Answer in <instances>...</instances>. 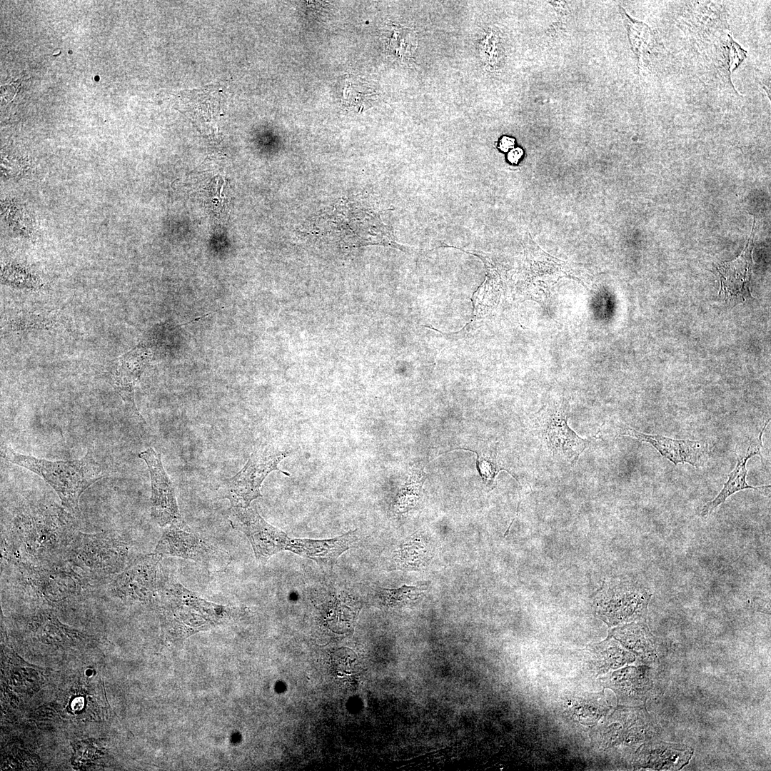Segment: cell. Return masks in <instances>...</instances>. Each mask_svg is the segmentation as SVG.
<instances>
[{
	"label": "cell",
	"instance_id": "1",
	"mask_svg": "<svg viewBox=\"0 0 771 771\" xmlns=\"http://www.w3.org/2000/svg\"><path fill=\"white\" fill-rule=\"evenodd\" d=\"M78 533L71 512L56 504H40L26 508L13 519L8 545L26 568L49 567L66 558Z\"/></svg>",
	"mask_w": 771,
	"mask_h": 771
},
{
	"label": "cell",
	"instance_id": "2",
	"mask_svg": "<svg viewBox=\"0 0 771 771\" xmlns=\"http://www.w3.org/2000/svg\"><path fill=\"white\" fill-rule=\"evenodd\" d=\"M4 458L41 476L59 495L64 508L71 513L79 510L81 494L102 477L101 468L91 450L78 460H48L23 455L4 445Z\"/></svg>",
	"mask_w": 771,
	"mask_h": 771
},
{
	"label": "cell",
	"instance_id": "3",
	"mask_svg": "<svg viewBox=\"0 0 771 771\" xmlns=\"http://www.w3.org/2000/svg\"><path fill=\"white\" fill-rule=\"evenodd\" d=\"M128 548L119 539L105 533L79 532L66 555L71 566L86 578L107 576L124 570L128 564Z\"/></svg>",
	"mask_w": 771,
	"mask_h": 771
},
{
	"label": "cell",
	"instance_id": "4",
	"mask_svg": "<svg viewBox=\"0 0 771 771\" xmlns=\"http://www.w3.org/2000/svg\"><path fill=\"white\" fill-rule=\"evenodd\" d=\"M286 456V452L271 444L256 448L243 468L221 485V492L230 501L231 508H248L251 501L261 497V484L271 472L277 470L289 475L278 467Z\"/></svg>",
	"mask_w": 771,
	"mask_h": 771
},
{
	"label": "cell",
	"instance_id": "5",
	"mask_svg": "<svg viewBox=\"0 0 771 771\" xmlns=\"http://www.w3.org/2000/svg\"><path fill=\"white\" fill-rule=\"evenodd\" d=\"M375 219L360 203L341 200L318 218L316 233L347 246H362L371 242Z\"/></svg>",
	"mask_w": 771,
	"mask_h": 771
},
{
	"label": "cell",
	"instance_id": "6",
	"mask_svg": "<svg viewBox=\"0 0 771 771\" xmlns=\"http://www.w3.org/2000/svg\"><path fill=\"white\" fill-rule=\"evenodd\" d=\"M159 591L166 610L175 619L191 623L192 631L198 630L196 623L204 628L233 614V608L208 602L176 582L166 583Z\"/></svg>",
	"mask_w": 771,
	"mask_h": 771
},
{
	"label": "cell",
	"instance_id": "7",
	"mask_svg": "<svg viewBox=\"0 0 771 771\" xmlns=\"http://www.w3.org/2000/svg\"><path fill=\"white\" fill-rule=\"evenodd\" d=\"M146 464L151 485V516L160 525L190 530L178 510L173 484L165 471L161 454L148 448L138 454Z\"/></svg>",
	"mask_w": 771,
	"mask_h": 771
},
{
	"label": "cell",
	"instance_id": "8",
	"mask_svg": "<svg viewBox=\"0 0 771 771\" xmlns=\"http://www.w3.org/2000/svg\"><path fill=\"white\" fill-rule=\"evenodd\" d=\"M156 553L178 556L211 568H223L230 563L229 555L206 540L174 526L166 528L155 549Z\"/></svg>",
	"mask_w": 771,
	"mask_h": 771
},
{
	"label": "cell",
	"instance_id": "9",
	"mask_svg": "<svg viewBox=\"0 0 771 771\" xmlns=\"http://www.w3.org/2000/svg\"><path fill=\"white\" fill-rule=\"evenodd\" d=\"M754 225L746 246L735 259L717 264L715 271L720 281V293L724 300L737 303L751 298V276L753 266Z\"/></svg>",
	"mask_w": 771,
	"mask_h": 771
},
{
	"label": "cell",
	"instance_id": "10",
	"mask_svg": "<svg viewBox=\"0 0 771 771\" xmlns=\"http://www.w3.org/2000/svg\"><path fill=\"white\" fill-rule=\"evenodd\" d=\"M160 555L156 553L132 561L115 581L119 597L149 601L157 594V572Z\"/></svg>",
	"mask_w": 771,
	"mask_h": 771
},
{
	"label": "cell",
	"instance_id": "11",
	"mask_svg": "<svg viewBox=\"0 0 771 771\" xmlns=\"http://www.w3.org/2000/svg\"><path fill=\"white\" fill-rule=\"evenodd\" d=\"M147 349L137 348L114 361L106 373L109 381L129 409L143 420L134 402V388L150 358Z\"/></svg>",
	"mask_w": 771,
	"mask_h": 771
},
{
	"label": "cell",
	"instance_id": "12",
	"mask_svg": "<svg viewBox=\"0 0 771 771\" xmlns=\"http://www.w3.org/2000/svg\"><path fill=\"white\" fill-rule=\"evenodd\" d=\"M620 435H629L651 444L675 465L687 463L699 468L707 459L708 444L704 440L672 439L659 435L645 434L629 427L625 428Z\"/></svg>",
	"mask_w": 771,
	"mask_h": 771
},
{
	"label": "cell",
	"instance_id": "13",
	"mask_svg": "<svg viewBox=\"0 0 771 771\" xmlns=\"http://www.w3.org/2000/svg\"><path fill=\"white\" fill-rule=\"evenodd\" d=\"M769 421L770 420L765 422L758 436L752 440V443L748 447L745 455L743 457L738 458L735 468L728 475V480L724 484L723 488L719 494L712 500L708 502L703 506L700 513L702 517L708 516L716 508L723 503L730 495L737 491L748 488L767 490L768 488H770V485L754 487L747 484L746 482L747 461L755 455H759L762 458L761 453V448L762 446V436Z\"/></svg>",
	"mask_w": 771,
	"mask_h": 771
},
{
	"label": "cell",
	"instance_id": "14",
	"mask_svg": "<svg viewBox=\"0 0 771 771\" xmlns=\"http://www.w3.org/2000/svg\"><path fill=\"white\" fill-rule=\"evenodd\" d=\"M546 438L554 453H562L570 458H578L588 443L570 429L565 415L561 411L550 417L547 426Z\"/></svg>",
	"mask_w": 771,
	"mask_h": 771
},
{
	"label": "cell",
	"instance_id": "15",
	"mask_svg": "<svg viewBox=\"0 0 771 771\" xmlns=\"http://www.w3.org/2000/svg\"><path fill=\"white\" fill-rule=\"evenodd\" d=\"M623 16L633 51L639 61L647 62L655 44L651 29L646 24L631 19L625 11Z\"/></svg>",
	"mask_w": 771,
	"mask_h": 771
},
{
	"label": "cell",
	"instance_id": "16",
	"mask_svg": "<svg viewBox=\"0 0 771 771\" xmlns=\"http://www.w3.org/2000/svg\"><path fill=\"white\" fill-rule=\"evenodd\" d=\"M746 54L730 35L720 44L716 51L715 64L721 74L730 83L731 73L744 60Z\"/></svg>",
	"mask_w": 771,
	"mask_h": 771
},
{
	"label": "cell",
	"instance_id": "17",
	"mask_svg": "<svg viewBox=\"0 0 771 771\" xmlns=\"http://www.w3.org/2000/svg\"><path fill=\"white\" fill-rule=\"evenodd\" d=\"M423 594V590L415 586L403 585L398 588H379L375 596L383 605L398 607L416 601Z\"/></svg>",
	"mask_w": 771,
	"mask_h": 771
},
{
	"label": "cell",
	"instance_id": "18",
	"mask_svg": "<svg viewBox=\"0 0 771 771\" xmlns=\"http://www.w3.org/2000/svg\"><path fill=\"white\" fill-rule=\"evenodd\" d=\"M425 555L424 546L415 539H410L403 543L395 556V563L399 569L416 570L422 563Z\"/></svg>",
	"mask_w": 771,
	"mask_h": 771
},
{
	"label": "cell",
	"instance_id": "19",
	"mask_svg": "<svg viewBox=\"0 0 771 771\" xmlns=\"http://www.w3.org/2000/svg\"><path fill=\"white\" fill-rule=\"evenodd\" d=\"M370 89L366 84L353 81L352 77L347 76L343 91L346 104L357 111L366 109L375 99V94Z\"/></svg>",
	"mask_w": 771,
	"mask_h": 771
},
{
	"label": "cell",
	"instance_id": "20",
	"mask_svg": "<svg viewBox=\"0 0 771 771\" xmlns=\"http://www.w3.org/2000/svg\"><path fill=\"white\" fill-rule=\"evenodd\" d=\"M390 36V46L402 60L410 59L417 47L415 34L406 27L394 26Z\"/></svg>",
	"mask_w": 771,
	"mask_h": 771
},
{
	"label": "cell",
	"instance_id": "21",
	"mask_svg": "<svg viewBox=\"0 0 771 771\" xmlns=\"http://www.w3.org/2000/svg\"><path fill=\"white\" fill-rule=\"evenodd\" d=\"M419 488L418 482L416 483V481L410 479L397 498L395 509L398 512H405L415 505Z\"/></svg>",
	"mask_w": 771,
	"mask_h": 771
},
{
	"label": "cell",
	"instance_id": "22",
	"mask_svg": "<svg viewBox=\"0 0 771 771\" xmlns=\"http://www.w3.org/2000/svg\"><path fill=\"white\" fill-rule=\"evenodd\" d=\"M515 142L513 138L508 137H503L500 143V148L501 150L506 151L509 148L513 146Z\"/></svg>",
	"mask_w": 771,
	"mask_h": 771
},
{
	"label": "cell",
	"instance_id": "23",
	"mask_svg": "<svg viewBox=\"0 0 771 771\" xmlns=\"http://www.w3.org/2000/svg\"><path fill=\"white\" fill-rule=\"evenodd\" d=\"M523 155L522 149L517 148L513 149L508 154V159L513 163H516Z\"/></svg>",
	"mask_w": 771,
	"mask_h": 771
}]
</instances>
